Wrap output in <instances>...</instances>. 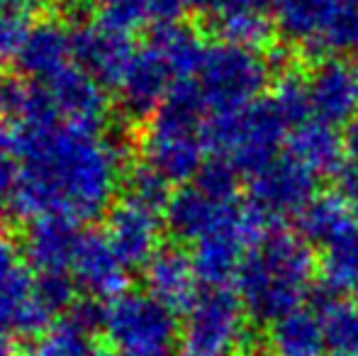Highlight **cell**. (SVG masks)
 I'll return each mask as SVG.
<instances>
[{
    "label": "cell",
    "mask_w": 358,
    "mask_h": 356,
    "mask_svg": "<svg viewBox=\"0 0 358 356\" xmlns=\"http://www.w3.org/2000/svg\"><path fill=\"white\" fill-rule=\"evenodd\" d=\"M166 205L169 180L144 166L132 178L127 195L110 208L105 234L129 269L146 266L159 252Z\"/></svg>",
    "instance_id": "6"
},
{
    "label": "cell",
    "mask_w": 358,
    "mask_h": 356,
    "mask_svg": "<svg viewBox=\"0 0 358 356\" xmlns=\"http://www.w3.org/2000/svg\"><path fill=\"white\" fill-rule=\"evenodd\" d=\"M349 49H358V0H341V13L324 42V52Z\"/></svg>",
    "instance_id": "31"
},
{
    "label": "cell",
    "mask_w": 358,
    "mask_h": 356,
    "mask_svg": "<svg viewBox=\"0 0 358 356\" xmlns=\"http://www.w3.org/2000/svg\"><path fill=\"white\" fill-rule=\"evenodd\" d=\"M80 232L64 220H37L24 237V257L39 276H66Z\"/></svg>",
    "instance_id": "18"
},
{
    "label": "cell",
    "mask_w": 358,
    "mask_h": 356,
    "mask_svg": "<svg viewBox=\"0 0 358 356\" xmlns=\"http://www.w3.org/2000/svg\"><path fill=\"white\" fill-rule=\"evenodd\" d=\"M195 10L210 15V17H220L222 13L234 8H244V5H259V8H266V5H273V0H190Z\"/></svg>",
    "instance_id": "33"
},
{
    "label": "cell",
    "mask_w": 358,
    "mask_h": 356,
    "mask_svg": "<svg viewBox=\"0 0 358 356\" xmlns=\"http://www.w3.org/2000/svg\"><path fill=\"white\" fill-rule=\"evenodd\" d=\"M144 269L146 293H151L166 308H171L173 313H188L198 303L200 276L193 257L176 247L159 249Z\"/></svg>",
    "instance_id": "14"
},
{
    "label": "cell",
    "mask_w": 358,
    "mask_h": 356,
    "mask_svg": "<svg viewBox=\"0 0 358 356\" xmlns=\"http://www.w3.org/2000/svg\"><path fill=\"white\" fill-rule=\"evenodd\" d=\"M69 273L83 293L105 300L122 295L129 283V266L124 259L113 247L108 234L95 232H80Z\"/></svg>",
    "instance_id": "13"
},
{
    "label": "cell",
    "mask_w": 358,
    "mask_h": 356,
    "mask_svg": "<svg viewBox=\"0 0 358 356\" xmlns=\"http://www.w3.org/2000/svg\"><path fill=\"white\" fill-rule=\"evenodd\" d=\"M287 122L271 100H254L244 108L208 115L210 154L227 159L244 176H254L280 157L287 142Z\"/></svg>",
    "instance_id": "5"
},
{
    "label": "cell",
    "mask_w": 358,
    "mask_h": 356,
    "mask_svg": "<svg viewBox=\"0 0 358 356\" xmlns=\"http://www.w3.org/2000/svg\"><path fill=\"white\" fill-rule=\"evenodd\" d=\"M315 252L305 237L273 229L246 254L236 273V295L259 322H275L300 308L315 276Z\"/></svg>",
    "instance_id": "2"
},
{
    "label": "cell",
    "mask_w": 358,
    "mask_h": 356,
    "mask_svg": "<svg viewBox=\"0 0 358 356\" xmlns=\"http://www.w3.org/2000/svg\"><path fill=\"white\" fill-rule=\"evenodd\" d=\"M287 154L300 159L317 176H334L346 164L344 137L324 120H305L287 134Z\"/></svg>",
    "instance_id": "20"
},
{
    "label": "cell",
    "mask_w": 358,
    "mask_h": 356,
    "mask_svg": "<svg viewBox=\"0 0 358 356\" xmlns=\"http://www.w3.org/2000/svg\"><path fill=\"white\" fill-rule=\"evenodd\" d=\"M351 73H354V86H356V95H358V57H356L354 66H351Z\"/></svg>",
    "instance_id": "39"
},
{
    "label": "cell",
    "mask_w": 358,
    "mask_h": 356,
    "mask_svg": "<svg viewBox=\"0 0 358 356\" xmlns=\"http://www.w3.org/2000/svg\"><path fill=\"white\" fill-rule=\"evenodd\" d=\"M83 356H117L113 349H100V347H90Z\"/></svg>",
    "instance_id": "38"
},
{
    "label": "cell",
    "mask_w": 358,
    "mask_h": 356,
    "mask_svg": "<svg viewBox=\"0 0 358 356\" xmlns=\"http://www.w3.org/2000/svg\"><path fill=\"white\" fill-rule=\"evenodd\" d=\"M17 64L32 83L39 88H52L83 64L76 52L73 32L62 27L59 22H42L32 29L24 42L22 52L17 54Z\"/></svg>",
    "instance_id": "12"
},
{
    "label": "cell",
    "mask_w": 358,
    "mask_h": 356,
    "mask_svg": "<svg viewBox=\"0 0 358 356\" xmlns=\"http://www.w3.org/2000/svg\"><path fill=\"white\" fill-rule=\"evenodd\" d=\"M268 342L273 356H322L327 349L320 315L302 308L275 320Z\"/></svg>",
    "instance_id": "22"
},
{
    "label": "cell",
    "mask_w": 358,
    "mask_h": 356,
    "mask_svg": "<svg viewBox=\"0 0 358 356\" xmlns=\"http://www.w3.org/2000/svg\"><path fill=\"white\" fill-rule=\"evenodd\" d=\"M34 27L32 0H0V57L17 59Z\"/></svg>",
    "instance_id": "27"
},
{
    "label": "cell",
    "mask_w": 358,
    "mask_h": 356,
    "mask_svg": "<svg viewBox=\"0 0 358 356\" xmlns=\"http://www.w3.org/2000/svg\"><path fill=\"white\" fill-rule=\"evenodd\" d=\"M344 144H346V157H349V162H354L358 166V120L351 122V127L346 129Z\"/></svg>",
    "instance_id": "37"
},
{
    "label": "cell",
    "mask_w": 358,
    "mask_h": 356,
    "mask_svg": "<svg viewBox=\"0 0 358 356\" xmlns=\"http://www.w3.org/2000/svg\"><path fill=\"white\" fill-rule=\"evenodd\" d=\"M105 339L117 356H176V313L151 293H127L108 300L100 313Z\"/></svg>",
    "instance_id": "7"
},
{
    "label": "cell",
    "mask_w": 358,
    "mask_h": 356,
    "mask_svg": "<svg viewBox=\"0 0 358 356\" xmlns=\"http://www.w3.org/2000/svg\"><path fill=\"white\" fill-rule=\"evenodd\" d=\"M208 49L193 27L156 24L117 86L122 105L139 118L154 115L176 88L198 76Z\"/></svg>",
    "instance_id": "3"
},
{
    "label": "cell",
    "mask_w": 358,
    "mask_h": 356,
    "mask_svg": "<svg viewBox=\"0 0 358 356\" xmlns=\"http://www.w3.org/2000/svg\"><path fill=\"white\" fill-rule=\"evenodd\" d=\"M17 269V244L15 237L3 222H0V278Z\"/></svg>",
    "instance_id": "35"
},
{
    "label": "cell",
    "mask_w": 358,
    "mask_h": 356,
    "mask_svg": "<svg viewBox=\"0 0 358 356\" xmlns=\"http://www.w3.org/2000/svg\"><path fill=\"white\" fill-rule=\"evenodd\" d=\"M271 103L275 105L287 124H300L312 115L310 78L300 76L297 71H283L273 86Z\"/></svg>",
    "instance_id": "28"
},
{
    "label": "cell",
    "mask_w": 358,
    "mask_h": 356,
    "mask_svg": "<svg viewBox=\"0 0 358 356\" xmlns=\"http://www.w3.org/2000/svg\"><path fill=\"white\" fill-rule=\"evenodd\" d=\"M5 137L17 159L10 203L20 218L80 225L113 205L127 171V147L103 124L54 118Z\"/></svg>",
    "instance_id": "1"
},
{
    "label": "cell",
    "mask_w": 358,
    "mask_h": 356,
    "mask_svg": "<svg viewBox=\"0 0 358 356\" xmlns=\"http://www.w3.org/2000/svg\"><path fill=\"white\" fill-rule=\"evenodd\" d=\"M246 352L249 329L239 295L224 288L200 295L198 303L185 313L176 356H244Z\"/></svg>",
    "instance_id": "8"
},
{
    "label": "cell",
    "mask_w": 358,
    "mask_h": 356,
    "mask_svg": "<svg viewBox=\"0 0 358 356\" xmlns=\"http://www.w3.org/2000/svg\"><path fill=\"white\" fill-rule=\"evenodd\" d=\"M312 115L329 124H341L354 115L358 95L354 86V73L339 59H327L310 76Z\"/></svg>",
    "instance_id": "19"
},
{
    "label": "cell",
    "mask_w": 358,
    "mask_h": 356,
    "mask_svg": "<svg viewBox=\"0 0 358 356\" xmlns=\"http://www.w3.org/2000/svg\"><path fill=\"white\" fill-rule=\"evenodd\" d=\"M76 52L78 59L100 83H108V86H120L122 76L127 73L129 64H132L134 49L129 34L113 29L108 24H85V27L76 29Z\"/></svg>",
    "instance_id": "15"
},
{
    "label": "cell",
    "mask_w": 358,
    "mask_h": 356,
    "mask_svg": "<svg viewBox=\"0 0 358 356\" xmlns=\"http://www.w3.org/2000/svg\"><path fill=\"white\" fill-rule=\"evenodd\" d=\"M239 176L241 173L236 171L227 159L215 157V159H210V162H205V166L200 169V173L195 176V183L208 190L210 195H215V198L234 200Z\"/></svg>",
    "instance_id": "30"
},
{
    "label": "cell",
    "mask_w": 358,
    "mask_h": 356,
    "mask_svg": "<svg viewBox=\"0 0 358 356\" xmlns=\"http://www.w3.org/2000/svg\"><path fill=\"white\" fill-rule=\"evenodd\" d=\"M208 115L195 81L176 88L149 118L142 134L144 166L169 183L198 176L210 152L205 137Z\"/></svg>",
    "instance_id": "4"
},
{
    "label": "cell",
    "mask_w": 358,
    "mask_h": 356,
    "mask_svg": "<svg viewBox=\"0 0 358 356\" xmlns=\"http://www.w3.org/2000/svg\"><path fill=\"white\" fill-rule=\"evenodd\" d=\"M90 318L83 313H76L71 318H64L44 329L22 356H83L90 349L88 344Z\"/></svg>",
    "instance_id": "24"
},
{
    "label": "cell",
    "mask_w": 358,
    "mask_h": 356,
    "mask_svg": "<svg viewBox=\"0 0 358 356\" xmlns=\"http://www.w3.org/2000/svg\"><path fill=\"white\" fill-rule=\"evenodd\" d=\"M273 13L287 39L322 54L327 34L341 13V0H273Z\"/></svg>",
    "instance_id": "16"
},
{
    "label": "cell",
    "mask_w": 358,
    "mask_h": 356,
    "mask_svg": "<svg viewBox=\"0 0 358 356\" xmlns=\"http://www.w3.org/2000/svg\"><path fill=\"white\" fill-rule=\"evenodd\" d=\"M151 3V20L154 24L178 22L183 10L190 5V0H149Z\"/></svg>",
    "instance_id": "34"
},
{
    "label": "cell",
    "mask_w": 358,
    "mask_h": 356,
    "mask_svg": "<svg viewBox=\"0 0 358 356\" xmlns=\"http://www.w3.org/2000/svg\"><path fill=\"white\" fill-rule=\"evenodd\" d=\"M15 180H17V164L0 149V205L13 200Z\"/></svg>",
    "instance_id": "36"
},
{
    "label": "cell",
    "mask_w": 358,
    "mask_h": 356,
    "mask_svg": "<svg viewBox=\"0 0 358 356\" xmlns=\"http://www.w3.org/2000/svg\"><path fill=\"white\" fill-rule=\"evenodd\" d=\"M0 337H3V334H0Z\"/></svg>",
    "instance_id": "43"
},
{
    "label": "cell",
    "mask_w": 358,
    "mask_h": 356,
    "mask_svg": "<svg viewBox=\"0 0 358 356\" xmlns=\"http://www.w3.org/2000/svg\"><path fill=\"white\" fill-rule=\"evenodd\" d=\"M193 81L210 115L227 113L259 100L268 83V64L259 52L222 42L208 49Z\"/></svg>",
    "instance_id": "10"
},
{
    "label": "cell",
    "mask_w": 358,
    "mask_h": 356,
    "mask_svg": "<svg viewBox=\"0 0 358 356\" xmlns=\"http://www.w3.org/2000/svg\"><path fill=\"white\" fill-rule=\"evenodd\" d=\"M356 210L349 205V200L341 193L331 190V193L315 195L305 208L297 215V229L307 242L317 244H331L344 234L354 232L356 227Z\"/></svg>",
    "instance_id": "21"
},
{
    "label": "cell",
    "mask_w": 358,
    "mask_h": 356,
    "mask_svg": "<svg viewBox=\"0 0 358 356\" xmlns=\"http://www.w3.org/2000/svg\"><path fill=\"white\" fill-rule=\"evenodd\" d=\"M334 180H336V193L344 195L358 215V166L354 162H346L344 166L334 173Z\"/></svg>",
    "instance_id": "32"
},
{
    "label": "cell",
    "mask_w": 358,
    "mask_h": 356,
    "mask_svg": "<svg viewBox=\"0 0 358 356\" xmlns=\"http://www.w3.org/2000/svg\"><path fill=\"white\" fill-rule=\"evenodd\" d=\"M215 24L224 42L241 49H251V52H261L273 39L271 17L266 15V8H259V5L227 10L220 17H215Z\"/></svg>",
    "instance_id": "23"
},
{
    "label": "cell",
    "mask_w": 358,
    "mask_h": 356,
    "mask_svg": "<svg viewBox=\"0 0 358 356\" xmlns=\"http://www.w3.org/2000/svg\"><path fill=\"white\" fill-rule=\"evenodd\" d=\"M322 283L327 293L358 288V229L327 244L322 257Z\"/></svg>",
    "instance_id": "26"
},
{
    "label": "cell",
    "mask_w": 358,
    "mask_h": 356,
    "mask_svg": "<svg viewBox=\"0 0 358 356\" xmlns=\"http://www.w3.org/2000/svg\"><path fill=\"white\" fill-rule=\"evenodd\" d=\"M234 200H220L210 195L198 183L183 185L169 198L166 205V222L171 232L183 242H198L210 229L234 208Z\"/></svg>",
    "instance_id": "17"
},
{
    "label": "cell",
    "mask_w": 358,
    "mask_h": 356,
    "mask_svg": "<svg viewBox=\"0 0 358 356\" xmlns=\"http://www.w3.org/2000/svg\"><path fill=\"white\" fill-rule=\"evenodd\" d=\"M315 185L317 173L292 154H283L251 176V203L278 222L287 215H300L315 198Z\"/></svg>",
    "instance_id": "11"
},
{
    "label": "cell",
    "mask_w": 358,
    "mask_h": 356,
    "mask_svg": "<svg viewBox=\"0 0 358 356\" xmlns=\"http://www.w3.org/2000/svg\"><path fill=\"white\" fill-rule=\"evenodd\" d=\"M34 5H59V3H64V0H32Z\"/></svg>",
    "instance_id": "40"
},
{
    "label": "cell",
    "mask_w": 358,
    "mask_h": 356,
    "mask_svg": "<svg viewBox=\"0 0 358 356\" xmlns=\"http://www.w3.org/2000/svg\"><path fill=\"white\" fill-rule=\"evenodd\" d=\"M0 137H3V132H0Z\"/></svg>",
    "instance_id": "42"
},
{
    "label": "cell",
    "mask_w": 358,
    "mask_h": 356,
    "mask_svg": "<svg viewBox=\"0 0 358 356\" xmlns=\"http://www.w3.org/2000/svg\"><path fill=\"white\" fill-rule=\"evenodd\" d=\"M320 320L331 354L358 356V303H346L336 293H327L320 305Z\"/></svg>",
    "instance_id": "25"
},
{
    "label": "cell",
    "mask_w": 358,
    "mask_h": 356,
    "mask_svg": "<svg viewBox=\"0 0 358 356\" xmlns=\"http://www.w3.org/2000/svg\"><path fill=\"white\" fill-rule=\"evenodd\" d=\"M331 356H346V354H331Z\"/></svg>",
    "instance_id": "41"
},
{
    "label": "cell",
    "mask_w": 358,
    "mask_h": 356,
    "mask_svg": "<svg viewBox=\"0 0 358 356\" xmlns=\"http://www.w3.org/2000/svg\"><path fill=\"white\" fill-rule=\"evenodd\" d=\"M100 22L124 34L154 24L149 0H100Z\"/></svg>",
    "instance_id": "29"
},
{
    "label": "cell",
    "mask_w": 358,
    "mask_h": 356,
    "mask_svg": "<svg viewBox=\"0 0 358 356\" xmlns=\"http://www.w3.org/2000/svg\"><path fill=\"white\" fill-rule=\"evenodd\" d=\"M71 300L66 276H39L22 269L0 278V334L39 337Z\"/></svg>",
    "instance_id": "9"
}]
</instances>
